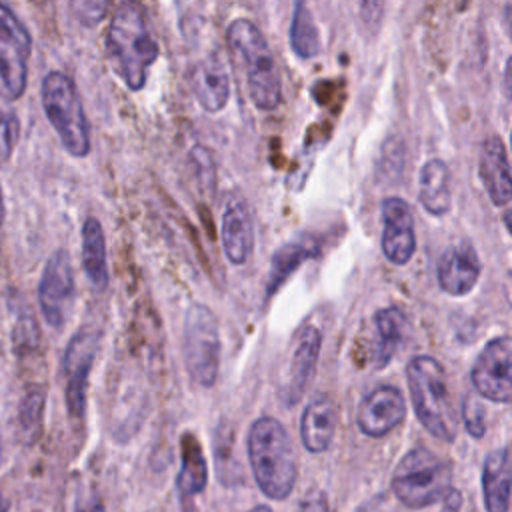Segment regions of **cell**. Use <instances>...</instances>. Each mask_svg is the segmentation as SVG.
Wrapping results in <instances>:
<instances>
[{
	"instance_id": "obj_1",
	"label": "cell",
	"mask_w": 512,
	"mask_h": 512,
	"mask_svg": "<svg viewBox=\"0 0 512 512\" xmlns=\"http://www.w3.org/2000/svg\"><path fill=\"white\" fill-rule=\"evenodd\" d=\"M106 52L114 72L130 90L144 88L160 50L140 4L122 2L116 6L106 32Z\"/></svg>"
},
{
	"instance_id": "obj_2",
	"label": "cell",
	"mask_w": 512,
	"mask_h": 512,
	"mask_svg": "<svg viewBox=\"0 0 512 512\" xmlns=\"http://www.w3.org/2000/svg\"><path fill=\"white\" fill-rule=\"evenodd\" d=\"M248 460L258 488L286 500L298 478V460L286 428L272 416L258 418L248 432Z\"/></svg>"
},
{
	"instance_id": "obj_3",
	"label": "cell",
	"mask_w": 512,
	"mask_h": 512,
	"mask_svg": "<svg viewBox=\"0 0 512 512\" xmlns=\"http://www.w3.org/2000/svg\"><path fill=\"white\" fill-rule=\"evenodd\" d=\"M226 42L232 58L242 66L250 100L256 108L270 112L282 100V84L272 50L248 18H236L228 24Z\"/></svg>"
},
{
	"instance_id": "obj_4",
	"label": "cell",
	"mask_w": 512,
	"mask_h": 512,
	"mask_svg": "<svg viewBox=\"0 0 512 512\" xmlns=\"http://www.w3.org/2000/svg\"><path fill=\"white\" fill-rule=\"evenodd\" d=\"M406 380L420 424L434 438L452 442L456 438V416L442 364L428 354L414 356L406 366Z\"/></svg>"
},
{
	"instance_id": "obj_5",
	"label": "cell",
	"mask_w": 512,
	"mask_h": 512,
	"mask_svg": "<svg viewBox=\"0 0 512 512\" xmlns=\"http://www.w3.org/2000/svg\"><path fill=\"white\" fill-rule=\"evenodd\" d=\"M42 108L64 150L76 158L90 152V126L74 80L52 70L42 80Z\"/></svg>"
},
{
	"instance_id": "obj_6",
	"label": "cell",
	"mask_w": 512,
	"mask_h": 512,
	"mask_svg": "<svg viewBox=\"0 0 512 512\" xmlns=\"http://www.w3.org/2000/svg\"><path fill=\"white\" fill-rule=\"evenodd\" d=\"M450 480V464L428 448L418 446L398 462L392 474V490L406 508H426L446 496L452 488Z\"/></svg>"
},
{
	"instance_id": "obj_7",
	"label": "cell",
	"mask_w": 512,
	"mask_h": 512,
	"mask_svg": "<svg viewBox=\"0 0 512 512\" xmlns=\"http://www.w3.org/2000/svg\"><path fill=\"white\" fill-rule=\"evenodd\" d=\"M182 350L186 370L194 384L212 388L220 372V328L214 312L200 302L188 306L184 316Z\"/></svg>"
},
{
	"instance_id": "obj_8",
	"label": "cell",
	"mask_w": 512,
	"mask_h": 512,
	"mask_svg": "<svg viewBox=\"0 0 512 512\" xmlns=\"http://www.w3.org/2000/svg\"><path fill=\"white\" fill-rule=\"evenodd\" d=\"M470 380L478 396L508 404L512 398V340L498 336L490 340L478 354Z\"/></svg>"
},
{
	"instance_id": "obj_9",
	"label": "cell",
	"mask_w": 512,
	"mask_h": 512,
	"mask_svg": "<svg viewBox=\"0 0 512 512\" xmlns=\"http://www.w3.org/2000/svg\"><path fill=\"white\" fill-rule=\"evenodd\" d=\"M100 346V332L94 328L78 330L66 346L62 368L66 376V406L72 418H82L86 410V388L92 364Z\"/></svg>"
},
{
	"instance_id": "obj_10",
	"label": "cell",
	"mask_w": 512,
	"mask_h": 512,
	"mask_svg": "<svg viewBox=\"0 0 512 512\" xmlns=\"http://www.w3.org/2000/svg\"><path fill=\"white\" fill-rule=\"evenodd\" d=\"M322 348V334L316 326L306 324L302 326L290 346H288V360L286 370L280 384V398L286 406H294L304 396L320 358Z\"/></svg>"
},
{
	"instance_id": "obj_11",
	"label": "cell",
	"mask_w": 512,
	"mask_h": 512,
	"mask_svg": "<svg viewBox=\"0 0 512 512\" xmlns=\"http://www.w3.org/2000/svg\"><path fill=\"white\" fill-rule=\"evenodd\" d=\"M38 300L44 320L54 328L64 326L74 300V272L66 250H56L48 258L38 284Z\"/></svg>"
},
{
	"instance_id": "obj_12",
	"label": "cell",
	"mask_w": 512,
	"mask_h": 512,
	"mask_svg": "<svg viewBox=\"0 0 512 512\" xmlns=\"http://www.w3.org/2000/svg\"><path fill=\"white\" fill-rule=\"evenodd\" d=\"M382 218V236L380 248L386 260L392 264H408L416 250V232L412 208L406 200L398 196H388L380 206Z\"/></svg>"
},
{
	"instance_id": "obj_13",
	"label": "cell",
	"mask_w": 512,
	"mask_h": 512,
	"mask_svg": "<svg viewBox=\"0 0 512 512\" xmlns=\"http://www.w3.org/2000/svg\"><path fill=\"white\" fill-rule=\"evenodd\" d=\"M406 418V400L396 386L382 384L368 392L356 412V424L362 434L382 438L400 426Z\"/></svg>"
},
{
	"instance_id": "obj_14",
	"label": "cell",
	"mask_w": 512,
	"mask_h": 512,
	"mask_svg": "<svg viewBox=\"0 0 512 512\" xmlns=\"http://www.w3.org/2000/svg\"><path fill=\"white\" fill-rule=\"evenodd\" d=\"M220 236L224 254L232 264L240 266L248 262L254 250V224L250 206L238 192L226 196L220 220Z\"/></svg>"
},
{
	"instance_id": "obj_15",
	"label": "cell",
	"mask_w": 512,
	"mask_h": 512,
	"mask_svg": "<svg viewBox=\"0 0 512 512\" xmlns=\"http://www.w3.org/2000/svg\"><path fill=\"white\" fill-rule=\"evenodd\" d=\"M480 258L474 246L468 240H458L448 246L436 268L440 288L450 296H464L472 292L476 282L480 280Z\"/></svg>"
},
{
	"instance_id": "obj_16",
	"label": "cell",
	"mask_w": 512,
	"mask_h": 512,
	"mask_svg": "<svg viewBox=\"0 0 512 512\" xmlns=\"http://www.w3.org/2000/svg\"><path fill=\"white\" fill-rule=\"evenodd\" d=\"M478 176L494 206H506L512 198L510 162L500 136H490L480 144Z\"/></svg>"
},
{
	"instance_id": "obj_17",
	"label": "cell",
	"mask_w": 512,
	"mask_h": 512,
	"mask_svg": "<svg viewBox=\"0 0 512 512\" xmlns=\"http://www.w3.org/2000/svg\"><path fill=\"white\" fill-rule=\"evenodd\" d=\"M192 92L206 112H220L230 96V76L220 54L212 52L196 62L190 74Z\"/></svg>"
},
{
	"instance_id": "obj_18",
	"label": "cell",
	"mask_w": 512,
	"mask_h": 512,
	"mask_svg": "<svg viewBox=\"0 0 512 512\" xmlns=\"http://www.w3.org/2000/svg\"><path fill=\"white\" fill-rule=\"evenodd\" d=\"M336 432V404L328 394L310 400L300 418V440L312 454L326 452Z\"/></svg>"
},
{
	"instance_id": "obj_19",
	"label": "cell",
	"mask_w": 512,
	"mask_h": 512,
	"mask_svg": "<svg viewBox=\"0 0 512 512\" xmlns=\"http://www.w3.org/2000/svg\"><path fill=\"white\" fill-rule=\"evenodd\" d=\"M510 476L512 470L508 446L488 452L482 466V496L486 512H508Z\"/></svg>"
},
{
	"instance_id": "obj_20",
	"label": "cell",
	"mask_w": 512,
	"mask_h": 512,
	"mask_svg": "<svg viewBox=\"0 0 512 512\" xmlns=\"http://www.w3.org/2000/svg\"><path fill=\"white\" fill-rule=\"evenodd\" d=\"M418 200L422 208L432 216H444L450 212V172L440 158H432L420 168Z\"/></svg>"
},
{
	"instance_id": "obj_21",
	"label": "cell",
	"mask_w": 512,
	"mask_h": 512,
	"mask_svg": "<svg viewBox=\"0 0 512 512\" xmlns=\"http://www.w3.org/2000/svg\"><path fill=\"white\" fill-rule=\"evenodd\" d=\"M82 266L94 290L102 292L108 286L106 238L98 218L88 216L82 224Z\"/></svg>"
},
{
	"instance_id": "obj_22",
	"label": "cell",
	"mask_w": 512,
	"mask_h": 512,
	"mask_svg": "<svg viewBox=\"0 0 512 512\" xmlns=\"http://www.w3.org/2000/svg\"><path fill=\"white\" fill-rule=\"evenodd\" d=\"M374 328H376V342H374L372 354H374V368L380 370L388 366L396 348L404 342L408 334V320L398 306H388L374 314Z\"/></svg>"
},
{
	"instance_id": "obj_23",
	"label": "cell",
	"mask_w": 512,
	"mask_h": 512,
	"mask_svg": "<svg viewBox=\"0 0 512 512\" xmlns=\"http://www.w3.org/2000/svg\"><path fill=\"white\" fill-rule=\"evenodd\" d=\"M208 484V464L204 452L192 434L182 438V466L176 476V488L182 500L194 498Z\"/></svg>"
},
{
	"instance_id": "obj_24",
	"label": "cell",
	"mask_w": 512,
	"mask_h": 512,
	"mask_svg": "<svg viewBox=\"0 0 512 512\" xmlns=\"http://www.w3.org/2000/svg\"><path fill=\"white\" fill-rule=\"evenodd\" d=\"M318 254L316 246L308 242H288L280 246L270 260L268 280H266V298H270L306 260Z\"/></svg>"
},
{
	"instance_id": "obj_25",
	"label": "cell",
	"mask_w": 512,
	"mask_h": 512,
	"mask_svg": "<svg viewBox=\"0 0 512 512\" xmlns=\"http://www.w3.org/2000/svg\"><path fill=\"white\" fill-rule=\"evenodd\" d=\"M288 36H290V46L298 58L308 60L320 52V32L310 8L304 2L294 4Z\"/></svg>"
},
{
	"instance_id": "obj_26",
	"label": "cell",
	"mask_w": 512,
	"mask_h": 512,
	"mask_svg": "<svg viewBox=\"0 0 512 512\" xmlns=\"http://www.w3.org/2000/svg\"><path fill=\"white\" fill-rule=\"evenodd\" d=\"M26 58L28 56L22 54L20 48L14 46V42L0 32V80L12 100L20 98L26 90Z\"/></svg>"
},
{
	"instance_id": "obj_27",
	"label": "cell",
	"mask_w": 512,
	"mask_h": 512,
	"mask_svg": "<svg viewBox=\"0 0 512 512\" xmlns=\"http://www.w3.org/2000/svg\"><path fill=\"white\" fill-rule=\"evenodd\" d=\"M46 406V390L40 386L30 388L18 408V432L26 444H34L42 434V416Z\"/></svg>"
},
{
	"instance_id": "obj_28",
	"label": "cell",
	"mask_w": 512,
	"mask_h": 512,
	"mask_svg": "<svg viewBox=\"0 0 512 512\" xmlns=\"http://www.w3.org/2000/svg\"><path fill=\"white\" fill-rule=\"evenodd\" d=\"M0 32L10 38L14 42V46L20 48L22 54H30L32 50V36L28 32V28L20 22V18L16 16V12L8 6L0 2Z\"/></svg>"
},
{
	"instance_id": "obj_29",
	"label": "cell",
	"mask_w": 512,
	"mask_h": 512,
	"mask_svg": "<svg viewBox=\"0 0 512 512\" xmlns=\"http://www.w3.org/2000/svg\"><path fill=\"white\" fill-rule=\"evenodd\" d=\"M462 422L472 438H482L486 434V410L478 396L468 394L462 402Z\"/></svg>"
},
{
	"instance_id": "obj_30",
	"label": "cell",
	"mask_w": 512,
	"mask_h": 512,
	"mask_svg": "<svg viewBox=\"0 0 512 512\" xmlns=\"http://www.w3.org/2000/svg\"><path fill=\"white\" fill-rule=\"evenodd\" d=\"M18 134H20L18 116L12 112L0 110V166L10 160Z\"/></svg>"
},
{
	"instance_id": "obj_31",
	"label": "cell",
	"mask_w": 512,
	"mask_h": 512,
	"mask_svg": "<svg viewBox=\"0 0 512 512\" xmlns=\"http://www.w3.org/2000/svg\"><path fill=\"white\" fill-rule=\"evenodd\" d=\"M72 8L76 12V18L82 24L94 26L104 18V14L108 10V2H76Z\"/></svg>"
},
{
	"instance_id": "obj_32",
	"label": "cell",
	"mask_w": 512,
	"mask_h": 512,
	"mask_svg": "<svg viewBox=\"0 0 512 512\" xmlns=\"http://www.w3.org/2000/svg\"><path fill=\"white\" fill-rule=\"evenodd\" d=\"M298 512H330L328 496L322 490H314L302 498Z\"/></svg>"
},
{
	"instance_id": "obj_33",
	"label": "cell",
	"mask_w": 512,
	"mask_h": 512,
	"mask_svg": "<svg viewBox=\"0 0 512 512\" xmlns=\"http://www.w3.org/2000/svg\"><path fill=\"white\" fill-rule=\"evenodd\" d=\"M76 512H106V508H104V504L100 502L98 496H92V498H88L86 502L78 504V510H76Z\"/></svg>"
},
{
	"instance_id": "obj_34",
	"label": "cell",
	"mask_w": 512,
	"mask_h": 512,
	"mask_svg": "<svg viewBox=\"0 0 512 512\" xmlns=\"http://www.w3.org/2000/svg\"><path fill=\"white\" fill-rule=\"evenodd\" d=\"M4 216H6V208H4V196H2V186H0V226L4 222Z\"/></svg>"
},
{
	"instance_id": "obj_35",
	"label": "cell",
	"mask_w": 512,
	"mask_h": 512,
	"mask_svg": "<svg viewBox=\"0 0 512 512\" xmlns=\"http://www.w3.org/2000/svg\"><path fill=\"white\" fill-rule=\"evenodd\" d=\"M246 512H272V510L268 506H254V508H250Z\"/></svg>"
},
{
	"instance_id": "obj_36",
	"label": "cell",
	"mask_w": 512,
	"mask_h": 512,
	"mask_svg": "<svg viewBox=\"0 0 512 512\" xmlns=\"http://www.w3.org/2000/svg\"><path fill=\"white\" fill-rule=\"evenodd\" d=\"M0 512H8V502L2 494H0Z\"/></svg>"
},
{
	"instance_id": "obj_37",
	"label": "cell",
	"mask_w": 512,
	"mask_h": 512,
	"mask_svg": "<svg viewBox=\"0 0 512 512\" xmlns=\"http://www.w3.org/2000/svg\"><path fill=\"white\" fill-rule=\"evenodd\" d=\"M0 456H2V450H0Z\"/></svg>"
}]
</instances>
